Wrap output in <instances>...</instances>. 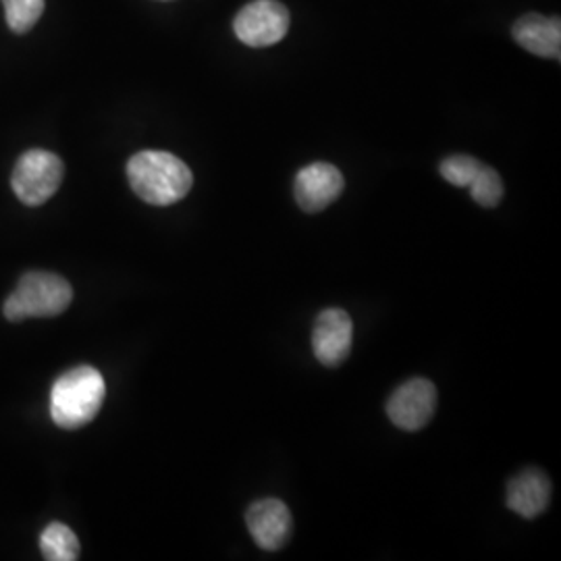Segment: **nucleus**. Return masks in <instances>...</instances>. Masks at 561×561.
Listing matches in <instances>:
<instances>
[{
	"mask_svg": "<svg viewBox=\"0 0 561 561\" xmlns=\"http://www.w3.org/2000/svg\"><path fill=\"white\" fill-rule=\"evenodd\" d=\"M477 204L484 208H495L503 198V181L500 173L491 167L482 164L479 175L468 185Z\"/></svg>",
	"mask_w": 561,
	"mask_h": 561,
	"instance_id": "4468645a",
	"label": "nucleus"
},
{
	"mask_svg": "<svg viewBox=\"0 0 561 561\" xmlns=\"http://www.w3.org/2000/svg\"><path fill=\"white\" fill-rule=\"evenodd\" d=\"M345 187L340 169L329 162H312L296 175L294 194L301 210L321 213L337 201Z\"/></svg>",
	"mask_w": 561,
	"mask_h": 561,
	"instance_id": "6e6552de",
	"label": "nucleus"
},
{
	"mask_svg": "<svg viewBox=\"0 0 561 561\" xmlns=\"http://www.w3.org/2000/svg\"><path fill=\"white\" fill-rule=\"evenodd\" d=\"M233 32L245 46H273L289 32V11L279 0H252L236 15Z\"/></svg>",
	"mask_w": 561,
	"mask_h": 561,
	"instance_id": "39448f33",
	"label": "nucleus"
},
{
	"mask_svg": "<svg viewBox=\"0 0 561 561\" xmlns=\"http://www.w3.org/2000/svg\"><path fill=\"white\" fill-rule=\"evenodd\" d=\"M65 178V164L48 150H27L13 169L11 187L25 206H42L50 201Z\"/></svg>",
	"mask_w": 561,
	"mask_h": 561,
	"instance_id": "20e7f679",
	"label": "nucleus"
},
{
	"mask_svg": "<svg viewBox=\"0 0 561 561\" xmlns=\"http://www.w3.org/2000/svg\"><path fill=\"white\" fill-rule=\"evenodd\" d=\"M127 180L136 196L152 206L178 204L194 185L190 167L162 150H141L134 154L127 162Z\"/></svg>",
	"mask_w": 561,
	"mask_h": 561,
	"instance_id": "f257e3e1",
	"label": "nucleus"
},
{
	"mask_svg": "<svg viewBox=\"0 0 561 561\" xmlns=\"http://www.w3.org/2000/svg\"><path fill=\"white\" fill-rule=\"evenodd\" d=\"M505 502L512 512L533 520L541 516L551 502V481L539 468H528L510 481Z\"/></svg>",
	"mask_w": 561,
	"mask_h": 561,
	"instance_id": "9d476101",
	"label": "nucleus"
},
{
	"mask_svg": "<svg viewBox=\"0 0 561 561\" xmlns=\"http://www.w3.org/2000/svg\"><path fill=\"white\" fill-rule=\"evenodd\" d=\"M514 41L530 55L542 59H561V21L537 13L524 15L514 23Z\"/></svg>",
	"mask_w": 561,
	"mask_h": 561,
	"instance_id": "9b49d317",
	"label": "nucleus"
},
{
	"mask_svg": "<svg viewBox=\"0 0 561 561\" xmlns=\"http://www.w3.org/2000/svg\"><path fill=\"white\" fill-rule=\"evenodd\" d=\"M41 551L44 560L76 561L80 558V541L67 524L53 522L42 533Z\"/></svg>",
	"mask_w": 561,
	"mask_h": 561,
	"instance_id": "f8f14e48",
	"label": "nucleus"
},
{
	"mask_svg": "<svg viewBox=\"0 0 561 561\" xmlns=\"http://www.w3.org/2000/svg\"><path fill=\"white\" fill-rule=\"evenodd\" d=\"M437 410V387L428 379H412L398 387L387 401V414L403 431H421Z\"/></svg>",
	"mask_w": 561,
	"mask_h": 561,
	"instance_id": "423d86ee",
	"label": "nucleus"
},
{
	"mask_svg": "<svg viewBox=\"0 0 561 561\" xmlns=\"http://www.w3.org/2000/svg\"><path fill=\"white\" fill-rule=\"evenodd\" d=\"M106 385L94 366H78L60 375L50 389V419L65 431H76L101 412Z\"/></svg>",
	"mask_w": 561,
	"mask_h": 561,
	"instance_id": "f03ea898",
	"label": "nucleus"
},
{
	"mask_svg": "<svg viewBox=\"0 0 561 561\" xmlns=\"http://www.w3.org/2000/svg\"><path fill=\"white\" fill-rule=\"evenodd\" d=\"M481 162L472 157H463V154H456L449 157L442 162L439 171H442L443 180L449 181L456 187H468L474 178L481 171Z\"/></svg>",
	"mask_w": 561,
	"mask_h": 561,
	"instance_id": "2eb2a0df",
	"label": "nucleus"
},
{
	"mask_svg": "<svg viewBox=\"0 0 561 561\" xmlns=\"http://www.w3.org/2000/svg\"><path fill=\"white\" fill-rule=\"evenodd\" d=\"M2 4L7 23L15 34L30 32L41 21L46 7L44 0H2Z\"/></svg>",
	"mask_w": 561,
	"mask_h": 561,
	"instance_id": "ddd939ff",
	"label": "nucleus"
},
{
	"mask_svg": "<svg viewBox=\"0 0 561 561\" xmlns=\"http://www.w3.org/2000/svg\"><path fill=\"white\" fill-rule=\"evenodd\" d=\"M73 300V289L55 273H27L18 289L4 301V319L11 322L25 319H50L62 314Z\"/></svg>",
	"mask_w": 561,
	"mask_h": 561,
	"instance_id": "7ed1b4c3",
	"label": "nucleus"
},
{
	"mask_svg": "<svg viewBox=\"0 0 561 561\" xmlns=\"http://www.w3.org/2000/svg\"><path fill=\"white\" fill-rule=\"evenodd\" d=\"M245 524L254 542L264 551H279L291 539V512L275 497L252 503L245 514Z\"/></svg>",
	"mask_w": 561,
	"mask_h": 561,
	"instance_id": "1a4fd4ad",
	"label": "nucleus"
},
{
	"mask_svg": "<svg viewBox=\"0 0 561 561\" xmlns=\"http://www.w3.org/2000/svg\"><path fill=\"white\" fill-rule=\"evenodd\" d=\"M354 341V322L340 308H329L319 314L312 331V350L317 360L335 368L350 356Z\"/></svg>",
	"mask_w": 561,
	"mask_h": 561,
	"instance_id": "0eeeda50",
	"label": "nucleus"
}]
</instances>
